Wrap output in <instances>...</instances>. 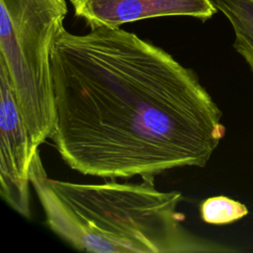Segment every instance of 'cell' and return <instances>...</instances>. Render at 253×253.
I'll list each match as a JSON object with an SVG mask.
<instances>
[{"label": "cell", "instance_id": "cell-1", "mask_svg": "<svg viewBox=\"0 0 253 253\" xmlns=\"http://www.w3.org/2000/svg\"><path fill=\"white\" fill-rule=\"evenodd\" d=\"M52 140L87 176H156L205 167L225 135L222 112L198 74L135 34L64 27L51 51Z\"/></svg>", "mask_w": 253, "mask_h": 253}, {"label": "cell", "instance_id": "cell-2", "mask_svg": "<svg viewBox=\"0 0 253 253\" xmlns=\"http://www.w3.org/2000/svg\"><path fill=\"white\" fill-rule=\"evenodd\" d=\"M30 182L48 227L73 248L90 253H220L236 250L184 226L180 192L153 182L81 184L47 177L38 149Z\"/></svg>", "mask_w": 253, "mask_h": 253}, {"label": "cell", "instance_id": "cell-3", "mask_svg": "<svg viewBox=\"0 0 253 253\" xmlns=\"http://www.w3.org/2000/svg\"><path fill=\"white\" fill-rule=\"evenodd\" d=\"M66 14L65 0H0V62L14 86L50 85L51 51Z\"/></svg>", "mask_w": 253, "mask_h": 253}, {"label": "cell", "instance_id": "cell-4", "mask_svg": "<svg viewBox=\"0 0 253 253\" xmlns=\"http://www.w3.org/2000/svg\"><path fill=\"white\" fill-rule=\"evenodd\" d=\"M0 195L14 211L31 216L30 168L35 152L4 67L0 66Z\"/></svg>", "mask_w": 253, "mask_h": 253}, {"label": "cell", "instance_id": "cell-5", "mask_svg": "<svg viewBox=\"0 0 253 253\" xmlns=\"http://www.w3.org/2000/svg\"><path fill=\"white\" fill-rule=\"evenodd\" d=\"M74 14L92 28L166 16H190L206 21L216 12L211 0H70Z\"/></svg>", "mask_w": 253, "mask_h": 253}, {"label": "cell", "instance_id": "cell-6", "mask_svg": "<svg viewBox=\"0 0 253 253\" xmlns=\"http://www.w3.org/2000/svg\"><path fill=\"white\" fill-rule=\"evenodd\" d=\"M233 29L234 49L242 56L253 74V0H211Z\"/></svg>", "mask_w": 253, "mask_h": 253}, {"label": "cell", "instance_id": "cell-7", "mask_svg": "<svg viewBox=\"0 0 253 253\" xmlns=\"http://www.w3.org/2000/svg\"><path fill=\"white\" fill-rule=\"evenodd\" d=\"M247 207L225 196L211 197L200 206L202 219L206 223L223 225L233 223L248 214Z\"/></svg>", "mask_w": 253, "mask_h": 253}]
</instances>
